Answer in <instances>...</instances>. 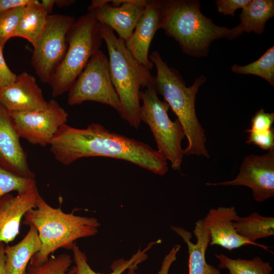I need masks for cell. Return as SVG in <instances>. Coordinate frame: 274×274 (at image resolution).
I'll return each instance as SVG.
<instances>
[{
  "instance_id": "cell-15",
  "label": "cell",
  "mask_w": 274,
  "mask_h": 274,
  "mask_svg": "<svg viewBox=\"0 0 274 274\" xmlns=\"http://www.w3.org/2000/svg\"><path fill=\"white\" fill-rule=\"evenodd\" d=\"M238 217L233 206L210 209L202 219L209 231V244L220 246L229 251L247 245L258 246L269 251L267 246L250 242L237 234L233 222Z\"/></svg>"
},
{
  "instance_id": "cell-30",
  "label": "cell",
  "mask_w": 274,
  "mask_h": 274,
  "mask_svg": "<svg viewBox=\"0 0 274 274\" xmlns=\"http://www.w3.org/2000/svg\"><path fill=\"white\" fill-rule=\"evenodd\" d=\"M274 122V113H266L261 109L251 119L249 129L256 131H264L271 129Z\"/></svg>"
},
{
  "instance_id": "cell-16",
  "label": "cell",
  "mask_w": 274,
  "mask_h": 274,
  "mask_svg": "<svg viewBox=\"0 0 274 274\" xmlns=\"http://www.w3.org/2000/svg\"><path fill=\"white\" fill-rule=\"evenodd\" d=\"M39 194L36 187L16 195L10 193L0 197V243L8 244L15 238L22 218L36 207Z\"/></svg>"
},
{
  "instance_id": "cell-17",
  "label": "cell",
  "mask_w": 274,
  "mask_h": 274,
  "mask_svg": "<svg viewBox=\"0 0 274 274\" xmlns=\"http://www.w3.org/2000/svg\"><path fill=\"white\" fill-rule=\"evenodd\" d=\"M159 11L156 1H148L132 33L125 42L132 56L148 70L154 65L149 59V51L151 41L159 29Z\"/></svg>"
},
{
  "instance_id": "cell-10",
  "label": "cell",
  "mask_w": 274,
  "mask_h": 274,
  "mask_svg": "<svg viewBox=\"0 0 274 274\" xmlns=\"http://www.w3.org/2000/svg\"><path fill=\"white\" fill-rule=\"evenodd\" d=\"M10 114L20 138L42 147L50 144L59 128L66 124L68 117L67 113L54 99H50L43 109Z\"/></svg>"
},
{
  "instance_id": "cell-33",
  "label": "cell",
  "mask_w": 274,
  "mask_h": 274,
  "mask_svg": "<svg viewBox=\"0 0 274 274\" xmlns=\"http://www.w3.org/2000/svg\"><path fill=\"white\" fill-rule=\"evenodd\" d=\"M181 248L180 245H175L165 255L161 263L158 274H168L170 267L177 259V254Z\"/></svg>"
},
{
  "instance_id": "cell-25",
  "label": "cell",
  "mask_w": 274,
  "mask_h": 274,
  "mask_svg": "<svg viewBox=\"0 0 274 274\" xmlns=\"http://www.w3.org/2000/svg\"><path fill=\"white\" fill-rule=\"evenodd\" d=\"M232 72L244 75H253L265 79L274 86V47L271 46L257 60L247 65L234 64Z\"/></svg>"
},
{
  "instance_id": "cell-24",
  "label": "cell",
  "mask_w": 274,
  "mask_h": 274,
  "mask_svg": "<svg viewBox=\"0 0 274 274\" xmlns=\"http://www.w3.org/2000/svg\"><path fill=\"white\" fill-rule=\"evenodd\" d=\"M219 268H226L229 274H271L272 268L268 262L258 256L252 259H232L224 254H215Z\"/></svg>"
},
{
  "instance_id": "cell-19",
  "label": "cell",
  "mask_w": 274,
  "mask_h": 274,
  "mask_svg": "<svg viewBox=\"0 0 274 274\" xmlns=\"http://www.w3.org/2000/svg\"><path fill=\"white\" fill-rule=\"evenodd\" d=\"M41 248V242L37 230L30 225L27 233L19 243L5 246L6 273L25 274L30 259Z\"/></svg>"
},
{
  "instance_id": "cell-14",
  "label": "cell",
  "mask_w": 274,
  "mask_h": 274,
  "mask_svg": "<svg viewBox=\"0 0 274 274\" xmlns=\"http://www.w3.org/2000/svg\"><path fill=\"white\" fill-rule=\"evenodd\" d=\"M0 104L10 113L28 112L44 109L48 104L35 78L26 72L11 84L0 89Z\"/></svg>"
},
{
  "instance_id": "cell-2",
  "label": "cell",
  "mask_w": 274,
  "mask_h": 274,
  "mask_svg": "<svg viewBox=\"0 0 274 274\" xmlns=\"http://www.w3.org/2000/svg\"><path fill=\"white\" fill-rule=\"evenodd\" d=\"M155 1L159 11V29L178 42L186 55L206 56L214 41L234 39L244 32L239 25L228 28L215 24L201 12L198 1Z\"/></svg>"
},
{
  "instance_id": "cell-5",
  "label": "cell",
  "mask_w": 274,
  "mask_h": 274,
  "mask_svg": "<svg viewBox=\"0 0 274 274\" xmlns=\"http://www.w3.org/2000/svg\"><path fill=\"white\" fill-rule=\"evenodd\" d=\"M100 30L108 51L111 81L121 104L119 114L129 125L138 129L141 123V91L153 85L154 76L132 56L125 41L117 38L113 30L102 24Z\"/></svg>"
},
{
  "instance_id": "cell-37",
  "label": "cell",
  "mask_w": 274,
  "mask_h": 274,
  "mask_svg": "<svg viewBox=\"0 0 274 274\" xmlns=\"http://www.w3.org/2000/svg\"><path fill=\"white\" fill-rule=\"evenodd\" d=\"M75 2L74 0H55V4L59 7H67Z\"/></svg>"
},
{
  "instance_id": "cell-6",
  "label": "cell",
  "mask_w": 274,
  "mask_h": 274,
  "mask_svg": "<svg viewBox=\"0 0 274 274\" xmlns=\"http://www.w3.org/2000/svg\"><path fill=\"white\" fill-rule=\"evenodd\" d=\"M66 39V54L49 84L55 97L69 91L91 57L100 50L102 40L100 24L91 12L76 19Z\"/></svg>"
},
{
  "instance_id": "cell-3",
  "label": "cell",
  "mask_w": 274,
  "mask_h": 274,
  "mask_svg": "<svg viewBox=\"0 0 274 274\" xmlns=\"http://www.w3.org/2000/svg\"><path fill=\"white\" fill-rule=\"evenodd\" d=\"M149 57L156 68L153 87L157 94L163 96L164 101L177 117L187 139L184 155L209 158L204 130L197 117L195 106L196 93L207 78L201 75L191 86L187 87L179 73L168 65L158 52L153 51Z\"/></svg>"
},
{
  "instance_id": "cell-35",
  "label": "cell",
  "mask_w": 274,
  "mask_h": 274,
  "mask_svg": "<svg viewBox=\"0 0 274 274\" xmlns=\"http://www.w3.org/2000/svg\"><path fill=\"white\" fill-rule=\"evenodd\" d=\"M5 263V245L0 243V274H6L4 267Z\"/></svg>"
},
{
  "instance_id": "cell-21",
  "label": "cell",
  "mask_w": 274,
  "mask_h": 274,
  "mask_svg": "<svg viewBox=\"0 0 274 274\" xmlns=\"http://www.w3.org/2000/svg\"><path fill=\"white\" fill-rule=\"evenodd\" d=\"M48 15L41 2L32 0L24 7L23 15L13 37L24 38L33 47L45 26Z\"/></svg>"
},
{
  "instance_id": "cell-36",
  "label": "cell",
  "mask_w": 274,
  "mask_h": 274,
  "mask_svg": "<svg viewBox=\"0 0 274 274\" xmlns=\"http://www.w3.org/2000/svg\"><path fill=\"white\" fill-rule=\"evenodd\" d=\"M41 4L47 13L50 15L55 4V0H42Z\"/></svg>"
},
{
  "instance_id": "cell-26",
  "label": "cell",
  "mask_w": 274,
  "mask_h": 274,
  "mask_svg": "<svg viewBox=\"0 0 274 274\" xmlns=\"http://www.w3.org/2000/svg\"><path fill=\"white\" fill-rule=\"evenodd\" d=\"M73 259L66 253L51 256L44 263L37 266L28 264L25 274H75Z\"/></svg>"
},
{
  "instance_id": "cell-20",
  "label": "cell",
  "mask_w": 274,
  "mask_h": 274,
  "mask_svg": "<svg viewBox=\"0 0 274 274\" xmlns=\"http://www.w3.org/2000/svg\"><path fill=\"white\" fill-rule=\"evenodd\" d=\"M161 239L150 243L146 248L141 250L139 249L137 252L128 259H119L113 261L111 265V272L107 274H123L125 271L132 268H137L138 265L148 258L147 252L153 246L160 244ZM73 254V261L76 268L75 274H104L96 272L89 266L85 253L75 243L71 249Z\"/></svg>"
},
{
  "instance_id": "cell-1",
  "label": "cell",
  "mask_w": 274,
  "mask_h": 274,
  "mask_svg": "<svg viewBox=\"0 0 274 274\" xmlns=\"http://www.w3.org/2000/svg\"><path fill=\"white\" fill-rule=\"evenodd\" d=\"M49 145L55 159L64 165L82 158L105 157L127 161L160 176L168 170L166 160L157 150L111 132L98 123H91L85 128L66 123L59 128Z\"/></svg>"
},
{
  "instance_id": "cell-31",
  "label": "cell",
  "mask_w": 274,
  "mask_h": 274,
  "mask_svg": "<svg viewBox=\"0 0 274 274\" xmlns=\"http://www.w3.org/2000/svg\"><path fill=\"white\" fill-rule=\"evenodd\" d=\"M251 0H217L215 2L217 11L224 15L233 16L238 9H243L251 2Z\"/></svg>"
},
{
  "instance_id": "cell-28",
  "label": "cell",
  "mask_w": 274,
  "mask_h": 274,
  "mask_svg": "<svg viewBox=\"0 0 274 274\" xmlns=\"http://www.w3.org/2000/svg\"><path fill=\"white\" fill-rule=\"evenodd\" d=\"M24 7L13 8L0 13V47L3 50L15 32L23 15Z\"/></svg>"
},
{
  "instance_id": "cell-38",
  "label": "cell",
  "mask_w": 274,
  "mask_h": 274,
  "mask_svg": "<svg viewBox=\"0 0 274 274\" xmlns=\"http://www.w3.org/2000/svg\"><path fill=\"white\" fill-rule=\"evenodd\" d=\"M137 269V268L129 269L127 270V272L125 273H123V274H138V273L136 272Z\"/></svg>"
},
{
  "instance_id": "cell-7",
  "label": "cell",
  "mask_w": 274,
  "mask_h": 274,
  "mask_svg": "<svg viewBox=\"0 0 274 274\" xmlns=\"http://www.w3.org/2000/svg\"><path fill=\"white\" fill-rule=\"evenodd\" d=\"M139 118L149 127L158 151L171 163L172 168L180 170L184 149L181 143L185 136L183 127L177 119L173 121L168 115V105L160 99L153 85L141 91Z\"/></svg>"
},
{
  "instance_id": "cell-29",
  "label": "cell",
  "mask_w": 274,
  "mask_h": 274,
  "mask_svg": "<svg viewBox=\"0 0 274 274\" xmlns=\"http://www.w3.org/2000/svg\"><path fill=\"white\" fill-rule=\"evenodd\" d=\"M248 133L247 143L253 144L264 150L274 149L273 129L264 131H256L249 129L246 130Z\"/></svg>"
},
{
  "instance_id": "cell-23",
  "label": "cell",
  "mask_w": 274,
  "mask_h": 274,
  "mask_svg": "<svg viewBox=\"0 0 274 274\" xmlns=\"http://www.w3.org/2000/svg\"><path fill=\"white\" fill-rule=\"evenodd\" d=\"M233 225L238 234L252 243L274 235V217L263 216L257 212L245 217L239 216Z\"/></svg>"
},
{
  "instance_id": "cell-27",
  "label": "cell",
  "mask_w": 274,
  "mask_h": 274,
  "mask_svg": "<svg viewBox=\"0 0 274 274\" xmlns=\"http://www.w3.org/2000/svg\"><path fill=\"white\" fill-rule=\"evenodd\" d=\"M36 187L35 179L21 177L0 165V197L12 191L24 193Z\"/></svg>"
},
{
  "instance_id": "cell-22",
  "label": "cell",
  "mask_w": 274,
  "mask_h": 274,
  "mask_svg": "<svg viewBox=\"0 0 274 274\" xmlns=\"http://www.w3.org/2000/svg\"><path fill=\"white\" fill-rule=\"evenodd\" d=\"M273 16V0H252L242 9L238 25L244 32L260 35L264 30L266 21Z\"/></svg>"
},
{
  "instance_id": "cell-4",
  "label": "cell",
  "mask_w": 274,
  "mask_h": 274,
  "mask_svg": "<svg viewBox=\"0 0 274 274\" xmlns=\"http://www.w3.org/2000/svg\"><path fill=\"white\" fill-rule=\"evenodd\" d=\"M22 223L36 227L41 242L40 251L28 264L33 266L46 262L58 249L71 250L77 239L95 235L100 225L94 217L65 213L60 208H53L40 194L36 207L26 213Z\"/></svg>"
},
{
  "instance_id": "cell-32",
  "label": "cell",
  "mask_w": 274,
  "mask_h": 274,
  "mask_svg": "<svg viewBox=\"0 0 274 274\" xmlns=\"http://www.w3.org/2000/svg\"><path fill=\"white\" fill-rule=\"evenodd\" d=\"M17 76L7 65L4 57L3 49L0 47V89L13 83Z\"/></svg>"
},
{
  "instance_id": "cell-13",
  "label": "cell",
  "mask_w": 274,
  "mask_h": 274,
  "mask_svg": "<svg viewBox=\"0 0 274 274\" xmlns=\"http://www.w3.org/2000/svg\"><path fill=\"white\" fill-rule=\"evenodd\" d=\"M20 138L10 113L0 104V165L21 177L35 179Z\"/></svg>"
},
{
  "instance_id": "cell-9",
  "label": "cell",
  "mask_w": 274,
  "mask_h": 274,
  "mask_svg": "<svg viewBox=\"0 0 274 274\" xmlns=\"http://www.w3.org/2000/svg\"><path fill=\"white\" fill-rule=\"evenodd\" d=\"M76 18L63 14H50L37 40L31 64L41 82L50 84L61 63L67 48L66 35Z\"/></svg>"
},
{
  "instance_id": "cell-18",
  "label": "cell",
  "mask_w": 274,
  "mask_h": 274,
  "mask_svg": "<svg viewBox=\"0 0 274 274\" xmlns=\"http://www.w3.org/2000/svg\"><path fill=\"white\" fill-rule=\"evenodd\" d=\"M171 229L179 235L187 246L189 254L188 274H221L220 269L208 264L206 260V250L210 242V233L203 219L195 223L193 233L196 243L191 241L192 234L181 227L171 226Z\"/></svg>"
},
{
  "instance_id": "cell-12",
  "label": "cell",
  "mask_w": 274,
  "mask_h": 274,
  "mask_svg": "<svg viewBox=\"0 0 274 274\" xmlns=\"http://www.w3.org/2000/svg\"><path fill=\"white\" fill-rule=\"evenodd\" d=\"M146 0H122L118 6L108 0H93L88 7L96 20L115 31L118 38L126 41L132 33L147 4Z\"/></svg>"
},
{
  "instance_id": "cell-8",
  "label": "cell",
  "mask_w": 274,
  "mask_h": 274,
  "mask_svg": "<svg viewBox=\"0 0 274 274\" xmlns=\"http://www.w3.org/2000/svg\"><path fill=\"white\" fill-rule=\"evenodd\" d=\"M68 92L70 106L91 101L107 105L120 112L121 104L111 81L109 59L100 50L91 57Z\"/></svg>"
},
{
  "instance_id": "cell-34",
  "label": "cell",
  "mask_w": 274,
  "mask_h": 274,
  "mask_svg": "<svg viewBox=\"0 0 274 274\" xmlns=\"http://www.w3.org/2000/svg\"><path fill=\"white\" fill-rule=\"evenodd\" d=\"M32 0H0V13L7 10L21 7H25Z\"/></svg>"
},
{
  "instance_id": "cell-11",
  "label": "cell",
  "mask_w": 274,
  "mask_h": 274,
  "mask_svg": "<svg viewBox=\"0 0 274 274\" xmlns=\"http://www.w3.org/2000/svg\"><path fill=\"white\" fill-rule=\"evenodd\" d=\"M210 186H244L252 191L257 202L274 196V149L262 155H250L243 159L237 176L220 183H208Z\"/></svg>"
}]
</instances>
